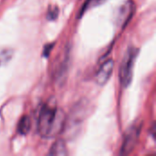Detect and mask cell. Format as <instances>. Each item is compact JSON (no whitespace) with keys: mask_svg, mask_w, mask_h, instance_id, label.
Listing matches in <instances>:
<instances>
[{"mask_svg":"<svg viewBox=\"0 0 156 156\" xmlns=\"http://www.w3.org/2000/svg\"><path fill=\"white\" fill-rule=\"evenodd\" d=\"M68 154L66 144L63 141L58 140L51 147L49 155H66Z\"/></svg>","mask_w":156,"mask_h":156,"instance_id":"8992f818","label":"cell"},{"mask_svg":"<svg viewBox=\"0 0 156 156\" xmlns=\"http://www.w3.org/2000/svg\"><path fill=\"white\" fill-rule=\"evenodd\" d=\"M138 53H139L138 48L134 47H131L127 49L122 58V65L119 70V79L121 84L125 88L128 87L133 80V66Z\"/></svg>","mask_w":156,"mask_h":156,"instance_id":"7a4b0ae2","label":"cell"},{"mask_svg":"<svg viewBox=\"0 0 156 156\" xmlns=\"http://www.w3.org/2000/svg\"><path fill=\"white\" fill-rule=\"evenodd\" d=\"M58 8L57 6H54L52 9L48 10L47 17L49 20H54V19H56L58 17Z\"/></svg>","mask_w":156,"mask_h":156,"instance_id":"9c48e42d","label":"cell"},{"mask_svg":"<svg viewBox=\"0 0 156 156\" xmlns=\"http://www.w3.org/2000/svg\"><path fill=\"white\" fill-rule=\"evenodd\" d=\"M141 128H142L141 125L133 124L126 131L123 139V144L121 150L122 155H127L133 151L140 137Z\"/></svg>","mask_w":156,"mask_h":156,"instance_id":"3957f363","label":"cell"},{"mask_svg":"<svg viewBox=\"0 0 156 156\" xmlns=\"http://www.w3.org/2000/svg\"><path fill=\"white\" fill-rule=\"evenodd\" d=\"M114 67V61L112 59H110L102 64V66L100 68L99 71L96 74V81L100 85H104L107 83V81L110 80Z\"/></svg>","mask_w":156,"mask_h":156,"instance_id":"277c9868","label":"cell"},{"mask_svg":"<svg viewBox=\"0 0 156 156\" xmlns=\"http://www.w3.org/2000/svg\"><path fill=\"white\" fill-rule=\"evenodd\" d=\"M134 13V4L133 1H128L122 5L118 14V24L122 27H125L131 20Z\"/></svg>","mask_w":156,"mask_h":156,"instance_id":"5b68a950","label":"cell"},{"mask_svg":"<svg viewBox=\"0 0 156 156\" xmlns=\"http://www.w3.org/2000/svg\"><path fill=\"white\" fill-rule=\"evenodd\" d=\"M30 127H31L30 118L28 116L25 115L20 119V121L17 124V132L22 135H26L29 132Z\"/></svg>","mask_w":156,"mask_h":156,"instance_id":"52a82bcc","label":"cell"},{"mask_svg":"<svg viewBox=\"0 0 156 156\" xmlns=\"http://www.w3.org/2000/svg\"><path fill=\"white\" fill-rule=\"evenodd\" d=\"M13 56L12 49H2L0 50V66L8 62Z\"/></svg>","mask_w":156,"mask_h":156,"instance_id":"ba28073f","label":"cell"},{"mask_svg":"<svg viewBox=\"0 0 156 156\" xmlns=\"http://www.w3.org/2000/svg\"><path fill=\"white\" fill-rule=\"evenodd\" d=\"M51 46H46V48H45V50H44V56L45 57H47V56H48V53H49V50L51 49Z\"/></svg>","mask_w":156,"mask_h":156,"instance_id":"30bf717a","label":"cell"},{"mask_svg":"<svg viewBox=\"0 0 156 156\" xmlns=\"http://www.w3.org/2000/svg\"><path fill=\"white\" fill-rule=\"evenodd\" d=\"M65 124V114L57 108L55 100L48 101L41 109L37 131L42 137L51 138L58 134Z\"/></svg>","mask_w":156,"mask_h":156,"instance_id":"6da1fadb","label":"cell"}]
</instances>
